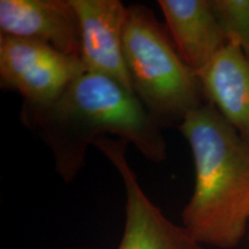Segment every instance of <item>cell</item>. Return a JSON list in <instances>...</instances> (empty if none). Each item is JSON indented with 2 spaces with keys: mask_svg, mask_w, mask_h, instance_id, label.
I'll return each instance as SVG.
<instances>
[{
  "mask_svg": "<svg viewBox=\"0 0 249 249\" xmlns=\"http://www.w3.org/2000/svg\"><path fill=\"white\" fill-rule=\"evenodd\" d=\"M158 5L180 57L198 74L227 45L213 0H160Z\"/></svg>",
  "mask_w": 249,
  "mask_h": 249,
  "instance_id": "cell-8",
  "label": "cell"
},
{
  "mask_svg": "<svg viewBox=\"0 0 249 249\" xmlns=\"http://www.w3.org/2000/svg\"><path fill=\"white\" fill-rule=\"evenodd\" d=\"M21 121L48 145L66 183L79 176L89 148L103 138L130 143L152 163L166 160L163 128L133 92L99 74L82 73L50 104H22Z\"/></svg>",
  "mask_w": 249,
  "mask_h": 249,
  "instance_id": "cell-1",
  "label": "cell"
},
{
  "mask_svg": "<svg viewBox=\"0 0 249 249\" xmlns=\"http://www.w3.org/2000/svg\"><path fill=\"white\" fill-rule=\"evenodd\" d=\"M208 103L249 142V61L233 43L197 74Z\"/></svg>",
  "mask_w": 249,
  "mask_h": 249,
  "instance_id": "cell-9",
  "label": "cell"
},
{
  "mask_svg": "<svg viewBox=\"0 0 249 249\" xmlns=\"http://www.w3.org/2000/svg\"><path fill=\"white\" fill-rule=\"evenodd\" d=\"M85 71L80 59L51 46L0 35V86L18 92L23 104L40 107L54 102Z\"/></svg>",
  "mask_w": 249,
  "mask_h": 249,
  "instance_id": "cell-4",
  "label": "cell"
},
{
  "mask_svg": "<svg viewBox=\"0 0 249 249\" xmlns=\"http://www.w3.org/2000/svg\"><path fill=\"white\" fill-rule=\"evenodd\" d=\"M247 235H248V240H249V230H248V234Z\"/></svg>",
  "mask_w": 249,
  "mask_h": 249,
  "instance_id": "cell-11",
  "label": "cell"
},
{
  "mask_svg": "<svg viewBox=\"0 0 249 249\" xmlns=\"http://www.w3.org/2000/svg\"><path fill=\"white\" fill-rule=\"evenodd\" d=\"M213 7L227 43L238 46L249 61V0H213Z\"/></svg>",
  "mask_w": 249,
  "mask_h": 249,
  "instance_id": "cell-10",
  "label": "cell"
},
{
  "mask_svg": "<svg viewBox=\"0 0 249 249\" xmlns=\"http://www.w3.org/2000/svg\"><path fill=\"white\" fill-rule=\"evenodd\" d=\"M0 35L36 40L81 60V29L71 0H1Z\"/></svg>",
  "mask_w": 249,
  "mask_h": 249,
  "instance_id": "cell-7",
  "label": "cell"
},
{
  "mask_svg": "<svg viewBox=\"0 0 249 249\" xmlns=\"http://www.w3.org/2000/svg\"><path fill=\"white\" fill-rule=\"evenodd\" d=\"M124 57L134 95L161 128H179L207 103L197 73L187 66L167 28L147 6H128Z\"/></svg>",
  "mask_w": 249,
  "mask_h": 249,
  "instance_id": "cell-3",
  "label": "cell"
},
{
  "mask_svg": "<svg viewBox=\"0 0 249 249\" xmlns=\"http://www.w3.org/2000/svg\"><path fill=\"white\" fill-rule=\"evenodd\" d=\"M127 145L116 138H103L95 144L124 183V226L118 249H202L185 227L171 222L148 197L127 160Z\"/></svg>",
  "mask_w": 249,
  "mask_h": 249,
  "instance_id": "cell-5",
  "label": "cell"
},
{
  "mask_svg": "<svg viewBox=\"0 0 249 249\" xmlns=\"http://www.w3.org/2000/svg\"><path fill=\"white\" fill-rule=\"evenodd\" d=\"M179 130L191 147L195 169L182 226L202 246L234 248L249 230V142L208 102Z\"/></svg>",
  "mask_w": 249,
  "mask_h": 249,
  "instance_id": "cell-2",
  "label": "cell"
},
{
  "mask_svg": "<svg viewBox=\"0 0 249 249\" xmlns=\"http://www.w3.org/2000/svg\"><path fill=\"white\" fill-rule=\"evenodd\" d=\"M71 4L79 18L86 71L107 76L133 92L124 57L128 7L119 0H71Z\"/></svg>",
  "mask_w": 249,
  "mask_h": 249,
  "instance_id": "cell-6",
  "label": "cell"
}]
</instances>
